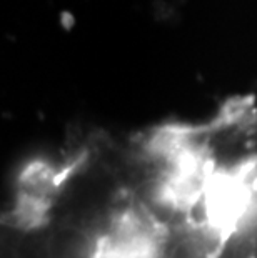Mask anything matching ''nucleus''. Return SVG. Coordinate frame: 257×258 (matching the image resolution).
<instances>
[{
    "label": "nucleus",
    "instance_id": "nucleus-1",
    "mask_svg": "<svg viewBox=\"0 0 257 258\" xmlns=\"http://www.w3.org/2000/svg\"><path fill=\"white\" fill-rule=\"evenodd\" d=\"M50 258H92L94 246L84 230L77 227H62L52 233L48 241Z\"/></svg>",
    "mask_w": 257,
    "mask_h": 258
}]
</instances>
